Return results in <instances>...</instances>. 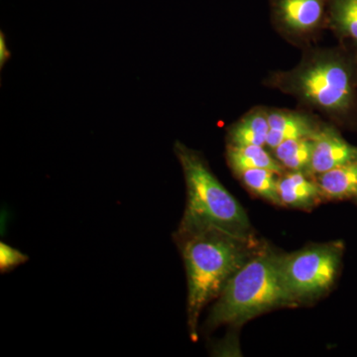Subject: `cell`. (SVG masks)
I'll use <instances>...</instances> for the list:
<instances>
[{"instance_id":"obj_11","label":"cell","mask_w":357,"mask_h":357,"mask_svg":"<svg viewBox=\"0 0 357 357\" xmlns=\"http://www.w3.org/2000/svg\"><path fill=\"white\" fill-rule=\"evenodd\" d=\"M269 129L267 110L253 109L230 128L229 144L237 146L258 145L264 147Z\"/></svg>"},{"instance_id":"obj_2","label":"cell","mask_w":357,"mask_h":357,"mask_svg":"<svg viewBox=\"0 0 357 357\" xmlns=\"http://www.w3.org/2000/svg\"><path fill=\"white\" fill-rule=\"evenodd\" d=\"M276 83L307 105L344 119L356 107L357 60L342 51L318 52Z\"/></svg>"},{"instance_id":"obj_13","label":"cell","mask_w":357,"mask_h":357,"mask_svg":"<svg viewBox=\"0 0 357 357\" xmlns=\"http://www.w3.org/2000/svg\"><path fill=\"white\" fill-rule=\"evenodd\" d=\"M328 21L333 31L354 47L357 59V0H330Z\"/></svg>"},{"instance_id":"obj_4","label":"cell","mask_w":357,"mask_h":357,"mask_svg":"<svg viewBox=\"0 0 357 357\" xmlns=\"http://www.w3.org/2000/svg\"><path fill=\"white\" fill-rule=\"evenodd\" d=\"M296 301L282 278L278 256L261 253L232 275L213 305L206 326L213 330L218 326L237 325Z\"/></svg>"},{"instance_id":"obj_5","label":"cell","mask_w":357,"mask_h":357,"mask_svg":"<svg viewBox=\"0 0 357 357\" xmlns=\"http://www.w3.org/2000/svg\"><path fill=\"white\" fill-rule=\"evenodd\" d=\"M281 276L296 300L314 297L333 285L340 262V249L319 246L278 257Z\"/></svg>"},{"instance_id":"obj_17","label":"cell","mask_w":357,"mask_h":357,"mask_svg":"<svg viewBox=\"0 0 357 357\" xmlns=\"http://www.w3.org/2000/svg\"><path fill=\"white\" fill-rule=\"evenodd\" d=\"M356 198H357V197H356Z\"/></svg>"},{"instance_id":"obj_14","label":"cell","mask_w":357,"mask_h":357,"mask_svg":"<svg viewBox=\"0 0 357 357\" xmlns=\"http://www.w3.org/2000/svg\"><path fill=\"white\" fill-rule=\"evenodd\" d=\"M312 146L314 141L311 138L287 140L275 148V158L284 168L292 172L307 173L311 164Z\"/></svg>"},{"instance_id":"obj_7","label":"cell","mask_w":357,"mask_h":357,"mask_svg":"<svg viewBox=\"0 0 357 357\" xmlns=\"http://www.w3.org/2000/svg\"><path fill=\"white\" fill-rule=\"evenodd\" d=\"M312 141L309 174L319 175L357 160V146L344 139L332 126L319 128Z\"/></svg>"},{"instance_id":"obj_3","label":"cell","mask_w":357,"mask_h":357,"mask_svg":"<svg viewBox=\"0 0 357 357\" xmlns=\"http://www.w3.org/2000/svg\"><path fill=\"white\" fill-rule=\"evenodd\" d=\"M174 152L182 166L187 203L178 229H217L245 239L250 223L238 202L211 172L199 152L177 141Z\"/></svg>"},{"instance_id":"obj_10","label":"cell","mask_w":357,"mask_h":357,"mask_svg":"<svg viewBox=\"0 0 357 357\" xmlns=\"http://www.w3.org/2000/svg\"><path fill=\"white\" fill-rule=\"evenodd\" d=\"M321 196L332 199L357 197V160L318 175Z\"/></svg>"},{"instance_id":"obj_15","label":"cell","mask_w":357,"mask_h":357,"mask_svg":"<svg viewBox=\"0 0 357 357\" xmlns=\"http://www.w3.org/2000/svg\"><path fill=\"white\" fill-rule=\"evenodd\" d=\"M276 173L268 169H250L239 174V178L251 192L273 204H280Z\"/></svg>"},{"instance_id":"obj_16","label":"cell","mask_w":357,"mask_h":357,"mask_svg":"<svg viewBox=\"0 0 357 357\" xmlns=\"http://www.w3.org/2000/svg\"><path fill=\"white\" fill-rule=\"evenodd\" d=\"M29 257L8 244L0 243V271L2 274L13 271L14 268L27 262Z\"/></svg>"},{"instance_id":"obj_8","label":"cell","mask_w":357,"mask_h":357,"mask_svg":"<svg viewBox=\"0 0 357 357\" xmlns=\"http://www.w3.org/2000/svg\"><path fill=\"white\" fill-rule=\"evenodd\" d=\"M269 133L266 145L274 150L281 143L299 138H314L319 131V126L311 117L301 112L290 110H267Z\"/></svg>"},{"instance_id":"obj_1","label":"cell","mask_w":357,"mask_h":357,"mask_svg":"<svg viewBox=\"0 0 357 357\" xmlns=\"http://www.w3.org/2000/svg\"><path fill=\"white\" fill-rule=\"evenodd\" d=\"M187 274V316L190 337L198 340L199 316L218 299L246 260L243 239L217 229H180L174 234Z\"/></svg>"},{"instance_id":"obj_12","label":"cell","mask_w":357,"mask_h":357,"mask_svg":"<svg viewBox=\"0 0 357 357\" xmlns=\"http://www.w3.org/2000/svg\"><path fill=\"white\" fill-rule=\"evenodd\" d=\"M227 156L230 168L237 176L250 169H268L281 174L284 168L263 146L258 145L237 146L229 144Z\"/></svg>"},{"instance_id":"obj_9","label":"cell","mask_w":357,"mask_h":357,"mask_svg":"<svg viewBox=\"0 0 357 357\" xmlns=\"http://www.w3.org/2000/svg\"><path fill=\"white\" fill-rule=\"evenodd\" d=\"M278 195L282 204L307 208L321 196L318 183L312 182L304 172H292L278 180Z\"/></svg>"},{"instance_id":"obj_18","label":"cell","mask_w":357,"mask_h":357,"mask_svg":"<svg viewBox=\"0 0 357 357\" xmlns=\"http://www.w3.org/2000/svg\"><path fill=\"white\" fill-rule=\"evenodd\" d=\"M356 60H357V59H356Z\"/></svg>"},{"instance_id":"obj_6","label":"cell","mask_w":357,"mask_h":357,"mask_svg":"<svg viewBox=\"0 0 357 357\" xmlns=\"http://www.w3.org/2000/svg\"><path fill=\"white\" fill-rule=\"evenodd\" d=\"M276 25L290 35L317 31L328 20L330 0H270Z\"/></svg>"}]
</instances>
